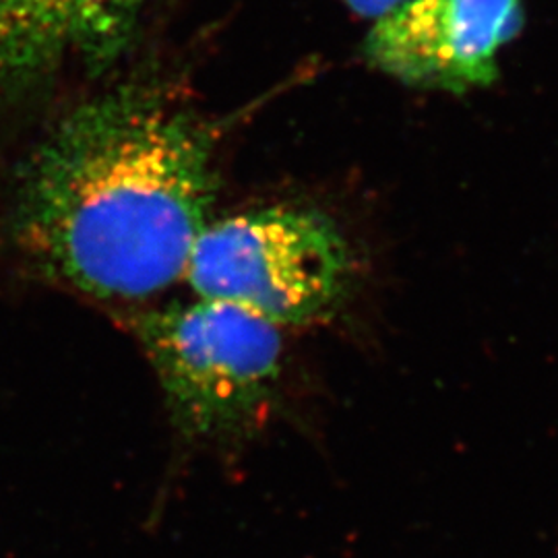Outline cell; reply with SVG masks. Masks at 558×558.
<instances>
[{"mask_svg":"<svg viewBox=\"0 0 558 558\" xmlns=\"http://www.w3.org/2000/svg\"><path fill=\"white\" fill-rule=\"evenodd\" d=\"M216 193L203 120L149 87H119L69 112L21 163L7 226L41 278L145 302L184 281Z\"/></svg>","mask_w":558,"mask_h":558,"instance_id":"cell-1","label":"cell"},{"mask_svg":"<svg viewBox=\"0 0 558 558\" xmlns=\"http://www.w3.org/2000/svg\"><path fill=\"white\" fill-rule=\"evenodd\" d=\"M521 23L523 0H405L373 21L364 50L405 85L465 94L499 77Z\"/></svg>","mask_w":558,"mask_h":558,"instance_id":"cell-4","label":"cell"},{"mask_svg":"<svg viewBox=\"0 0 558 558\" xmlns=\"http://www.w3.org/2000/svg\"><path fill=\"white\" fill-rule=\"evenodd\" d=\"M352 13L364 20L377 21L398 9L405 0H341Z\"/></svg>","mask_w":558,"mask_h":558,"instance_id":"cell-6","label":"cell"},{"mask_svg":"<svg viewBox=\"0 0 558 558\" xmlns=\"http://www.w3.org/2000/svg\"><path fill=\"white\" fill-rule=\"evenodd\" d=\"M359 271L352 242L329 216L271 205L209 221L184 281L195 296L230 302L286 331L336 319Z\"/></svg>","mask_w":558,"mask_h":558,"instance_id":"cell-3","label":"cell"},{"mask_svg":"<svg viewBox=\"0 0 558 558\" xmlns=\"http://www.w3.org/2000/svg\"><path fill=\"white\" fill-rule=\"evenodd\" d=\"M129 329L151 364L168 418L189 442H234L267 418L283 379V329L214 299L135 311Z\"/></svg>","mask_w":558,"mask_h":558,"instance_id":"cell-2","label":"cell"},{"mask_svg":"<svg viewBox=\"0 0 558 558\" xmlns=\"http://www.w3.org/2000/svg\"><path fill=\"white\" fill-rule=\"evenodd\" d=\"M145 0H0V106L64 64L100 66L133 36Z\"/></svg>","mask_w":558,"mask_h":558,"instance_id":"cell-5","label":"cell"}]
</instances>
